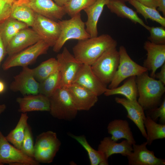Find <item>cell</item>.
<instances>
[{
	"instance_id": "cell-18",
	"label": "cell",
	"mask_w": 165,
	"mask_h": 165,
	"mask_svg": "<svg viewBox=\"0 0 165 165\" xmlns=\"http://www.w3.org/2000/svg\"><path fill=\"white\" fill-rule=\"evenodd\" d=\"M26 4L35 13L54 20H61L66 14L64 7L53 0H30Z\"/></svg>"
},
{
	"instance_id": "cell-3",
	"label": "cell",
	"mask_w": 165,
	"mask_h": 165,
	"mask_svg": "<svg viewBox=\"0 0 165 165\" xmlns=\"http://www.w3.org/2000/svg\"><path fill=\"white\" fill-rule=\"evenodd\" d=\"M60 29L59 38L54 45L53 50L59 52L66 42L70 39L79 40L90 37L85 28V23L82 21L80 13L67 20H58Z\"/></svg>"
},
{
	"instance_id": "cell-2",
	"label": "cell",
	"mask_w": 165,
	"mask_h": 165,
	"mask_svg": "<svg viewBox=\"0 0 165 165\" xmlns=\"http://www.w3.org/2000/svg\"><path fill=\"white\" fill-rule=\"evenodd\" d=\"M147 72L136 77L138 102L144 110L157 107L165 92L164 85L161 81L149 76Z\"/></svg>"
},
{
	"instance_id": "cell-47",
	"label": "cell",
	"mask_w": 165,
	"mask_h": 165,
	"mask_svg": "<svg viewBox=\"0 0 165 165\" xmlns=\"http://www.w3.org/2000/svg\"><path fill=\"white\" fill-rule=\"evenodd\" d=\"M119 0L122 1L123 2H127L128 1V0Z\"/></svg>"
},
{
	"instance_id": "cell-30",
	"label": "cell",
	"mask_w": 165,
	"mask_h": 165,
	"mask_svg": "<svg viewBox=\"0 0 165 165\" xmlns=\"http://www.w3.org/2000/svg\"><path fill=\"white\" fill-rule=\"evenodd\" d=\"M144 125L146 129L147 145H151L155 140L165 138V124L158 123L147 116L144 120Z\"/></svg>"
},
{
	"instance_id": "cell-22",
	"label": "cell",
	"mask_w": 165,
	"mask_h": 165,
	"mask_svg": "<svg viewBox=\"0 0 165 165\" xmlns=\"http://www.w3.org/2000/svg\"><path fill=\"white\" fill-rule=\"evenodd\" d=\"M110 0H97L92 4L83 10L87 15V18L85 23L86 30L90 37L98 36L97 25L104 6Z\"/></svg>"
},
{
	"instance_id": "cell-21",
	"label": "cell",
	"mask_w": 165,
	"mask_h": 165,
	"mask_svg": "<svg viewBox=\"0 0 165 165\" xmlns=\"http://www.w3.org/2000/svg\"><path fill=\"white\" fill-rule=\"evenodd\" d=\"M110 137H106L100 141L97 150L102 153L105 158H108L114 154H119L127 157L133 151L132 144L125 139L120 143H117Z\"/></svg>"
},
{
	"instance_id": "cell-36",
	"label": "cell",
	"mask_w": 165,
	"mask_h": 165,
	"mask_svg": "<svg viewBox=\"0 0 165 165\" xmlns=\"http://www.w3.org/2000/svg\"><path fill=\"white\" fill-rule=\"evenodd\" d=\"M148 30L150 33V35L148 38V41L156 44H165L164 27L149 26Z\"/></svg>"
},
{
	"instance_id": "cell-4",
	"label": "cell",
	"mask_w": 165,
	"mask_h": 165,
	"mask_svg": "<svg viewBox=\"0 0 165 165\" xmlns=\"http://www.w3.org/2000/svg\"><path fill=\"white\" fill-rule=\"evenodd\" d=\"M49 99V112L53 117L67 121L76 117L78 110L66 87L58 88Z\"/></svg>"
},
{
	"instance_id": "cell-19",
	"label": "cell",
	"mask_w": 165,
	"mask_h": 165,
	"mask_svg": "<svg viewBox=\"0 0 165 165\" xmlns=\"http://www.w3.org/2000/svg\"><path fill=\"white\" fill-rule=\"evenodd\" d=\"M116 102L122 105L126 110L127 117L132 121L140 131L143 137L146 139L147 134L144 125L146 117L143 108L137 100L131 101L126 98L116 97Z\"/></svg>"
},
{
	"instance_id": "cell-20",
	"label": "cell",
	"mask_w": 165,
	"mask_h": 165,
	"mask_svg": "<svg viewBox=\"0 0 165 165\" xmlns=\"http://www.w3.org/2000/svg\"><path fill=\"white\" fill-rule=\"evenodd\" d=\"M16 101L19 105V112L21 113L32 111H48L50 109L49 97L41 94L18 97Z\"/></svg>"
},
{
	"instance_id": "cell-46",
	"label": "cell",
	"mask_w": 165,
	"mask_h": 165,
	"mask_svg": "<svg viewBox=\"0 0 165 165\" xmlns=\"http://www.w3.org/2000/svg\"><path fill=\"white\" fill-rule=\"evenodd\" d=\"M30 0H17L16 3L17 4H27Z\"/></svg>"
},
{
	"instance_id": "cell-16",
	"label": "cell",
	"mask_w": 165,
	"mask_h": 165,
	"mask_svg": "<svg viewBox=\"0 0 165 165\" xmlns=\"http://www.w3.org/2000/svg\"><path fill=\"white\" fill-rule=\"evenodd\" d=\"M147 57L143 66L151 71V77L154 78L157 69L165 63V44H156L149 41L144 43Z\"/></svg>"
},
{
	"instance_id": "cell-25",
	"label": "cell",
	"mask_w": 165,
	"mask_h": 165,
	"mask_svg": "<svg viewBox=\"0 0 165 165\" xmlns=\"http://www.w3.org/2000/svg\"><path fill=\"white\" fill-rule=\"evenodd\" d=\"M29 27L10 17L0 24V34L6 48L11 39L21 30Z\"/></svg>"
},
{
	"instance_id": "cell-11",
	"label": "cell",
	"mask_w": 165,
	"mask_h": 165,
	"mask_svg": "<svg viewBox=\"0 0 165 165\" xmlns=\"http://www.w3.org/2000/svg\"><path fill=\"white\" fill-rule=\"evenodd\" d=\"M42 40L50 47L54 45L60 32L58 22L35 13L34 22L31 27Z\"/></svg>"
},
{
	"instance_id": "cell-29",
	"label": "cell",
	"mask_w": 165,
	"mask_h": 165,
	"mask_svg": "<svg viewBox=\"0 0 165 165\" xmlns=\"http://www.w3.org/2000/svg\"><path fill=\"white\" fill-rule=\"evenodd\" d=\"M35 79L40 82L53 73L59 71V65L57 59L51 58L32 69Z\"/></svg>"
},
{
	"instance_id": "cell-12",
	"label": "cell",
	"mask_w": 165,
	"mask_h": 165,
	"mask_svg": "<svg viewBox=\"0 0 165 165\" xmlns=\"http://www.w3.org/2000/svg\"><path fill=\"white\" fill-rule=\"evenodd\" d=\"M39 83L34 76L32 69L25 67L14 76L9 88L12 91L19 92L24 96L36 94H39Z\"/></svg>"
},
{
	"instance_id": "cell-28",
	"label": "cell",
	"mask_w": 165,
	"mask_h": 165,
	"mask_svg": "<svg viewBox=\"0 0 165 165\" xmlns=\"http://www.w3.org/2000/svg\"><path fill=\"white\" fill-rule=\"evenodd\" d=\"M28 118L27 113H21L15 128L5 137L9 142L20 150L24 138L25 129L28 124L27 122Z\"/></svg>"
},
{
	"instance_id": "cell-34",
	"label": "cell",
	"mask_w": 165,
	"mask_h": 165,
	"mask_svg": "<svg viewBox=\"0 0 165 165\" xmlns=\"http://www.w3.org/2000/svg\"><path fill=\"white\" fill-rule=\"evenodd\" d=\"M97 0H69L63 6L65 12L71 17L80 13Z\"/></svg>"
},
{
	"instance_id": "cell-32",
	"label": "cell",
	"mask_w": 165,
	"mask_h": 165,
	"mask_svg": "<svg viewBox=\"0 0 165 165\" xmlns=\"http://www.w3.org/2000/svg\"><path fill=\"white\" fill-rule=\"evenodd\" d=\"M35 13L25 4L15 3L10 17L31 27L35 20Z\"/></svg>"
},
{
	"instance_id": "cell-8",
	"label": "cell",
	"mask_w": 165,
	"mask_h": 165,
	"mask_svg": "<svg viewBox=\"0 0 165 165\" xmlns=\"http://www.w3.org/2000/svg\"><path fill=\"white\" fill-rule=\"evenodd\" d=\"M118 51L119 63L116 73L109 84V89L118 87L123 81L129 77L137 76L148 71L145 67L139 65L131 59L124 46H121Z\"/></svg>"
},
{
	"instance_id": "cell-27",
	"label": "cell",
	"mask_w": 165,
	"mask_h": 165,
	"mask_svg": "<svg viewBox=\"0 0 165 165\" xmlns=\"http://www.w3.org/2000/svg\"><path fill=\"white\" fill-rule=\"evenodd\" d=\"M68 134L78 142L87 152L91 165H108V160L105 159L102 153L90 145L84 135L77 136L70 133Z\"/></svg>"
},
{
	"instance_id": "cell-31",
	"label": "cell",
	"mask_w": 165,
	"mask_h": 165,
	"mask_svg": "<svg viewBox=\"0 0 165 165\" xmlns=\"http://www.w3.org/2000/svg\"><path fill=\"white\" fill-rule=\"evenodd\" d=\"M128 2L135 8L136 12L141 14L146 21L149 19L165 27V18L160 15L156 9L142 4L135 0H128Z\"/></svg>"
},
{
	"instance_id": "cell-23",
	"label": "cell",
	"mask_w": 165,
	"mask_h": 165,
	"mask_svg": "<svg viewBox=\"0 0 165 165\" xmlns=\"http://www.w3.org/2000/svg\"><path fill=\"white\" fill-rule=\"evenodd\" d=\"M107 129L108 133L111 135V138L114 141H117L124 138L132 145L136 144L132 132L127 120L122 119L112 120L108 124Z\"/></svg>"
},
{
	"instance_id": "cell-26",
	"label": "cell",
	"mask_w": 165,
	"mask_h": 165,
	"mask_svg": "<svg viewBox=\"0 0 165 165\" xmlns=\"http://www.w3.org/2000/svg\"><path fill=\"white\" fill-rule=\"evenodd\" d=\"M136 77L133 76L128 78L120 86L112 89L107 88L104 94L106 96L120 94L124 96L128 100H137L138 93Z\"/></svg>"
},
{
	"instance_id": "cell-38",
	"label": "cell",
	"mask_w": 165,
	"mask_h": 165,
	"mask_svg": "<svg viewBox=\"0 0 165 165\" xmlns=\"http://www.w3.org/2000/svg\"><path fill=\"white\" fill-rule=\"evenodd\" d=\"M17 0H0V24L10 16Z\"/></svg>"
},
{
	"instance_id": "cell-44",
	"label": "cell",
	"mask_w": 165,
	"mask_h": 165,
	"mask_svg": "<svg viewBox=\"0 0 165 165\" xmlns=\"http://www.w3.org/2000/svg\"><path fill=\"white\" fill-rule=\"evenodd\" d=\"M5 85L3 82L0 81V94L2 93L5 90Z\"/></svg>"
},
{
	"instance_id": "cell-40",
	"label": "cell",
	"mask_w": 165,
	"mask_h": 165,
	"mask_svg": "<svg viewBox=\"0 0 165 165\" xmlns=\"http://www.w3.org/2000/svg\"><path fill=\"white\" fill-rule=\"evenodd\" d=\"M7 54L6 48L0 34V66L6 55Z\"/></svg>"
},
{
	"instance_id": "cell-7",
	"label": "cell",
	"mask_w": 165,
	"mask_h": 165,
	"mask_svg": "<svg viewBox=\"0 0 165 165\" xmlns=\"http://www.w3.org/2000/svg\"><path fill=\"white\" fill-rule=\"evenodd\" d=\"M50 47L48 44L41 39L22 51L9 56L2 64V68L7 70L15 67H28L39 56L46 54Z\"/></svg>"
},
{
	"instance_id": "cell-39",
	"label": "cell",
	"mask_w": 165,
	"mask_h": 165,
	"mask_svg": "<svg viewBox=\"0 0 165 165\" xmlns=\"http://www.w3.org/2000/svg\"><path fill=\"white\" fill-rule=\"evenodd\" d=\"M154 78H156L165 85V63L161 66L160 72L156 73Z\"/></svg>"
},
{
	"instance_id": "cell-15",
	"label": "cell",
	"mask_w": 165,
	"mask_h": 165,
	"mask_svg": "<svg viewBox=\"0 0 165 165\" xmlns=\"http://www.w3.org/2000/svg\"><path fill=\"white\" fill-rule=\"evenodd\" d=\"M146 141L140 145H133V150L127 156L129 165H165V159L159 158L154 151L148 150Z\"/></svg>"
},
{
	"instance_id": "cell-35",
	"label": "cell",
	"mask_w": 165,
	"mask_h": 165,
	"mask_svg": "<svg viewBox=\"0 0 165 165\" xmlns=\"http://www.w3.org/2000/svg\"><path fill=\"white\" fill-rule=\"evenodd\" d=\"M34 146L31 128L28 124L25 129L20 150L27 156L34 158Z\"/></svg>"
},
{
	"instance_id": "cell-9",
	"label": "cell",
	"mask_w": 165,
	"mask_h": 165,
	"mask_svg": "<svg viewBox=\"0 0 165 165\" xmlns=\"http://www.w3.org/2000/svg\"><path fill=\"white\" fill-rule=\"evenodd\" d=\"M38 165L39 163L11 145L0 131V165Z\"/></svg>"
},
{
	"instance_id": "cell-13",
	"label": "cell",
	"mask_w": 165,
	"mask_h": 165,
	"mask_svg": "<svg viewBox=\"0 0 165 165\" xmlns=\"http://www.w3.org/2000/svg\"><path fill=\"white\" fill-rule=\"evenodd\" d=\"M73 83L78 84L98 96L104 94L106 85L103 84L93 72L91 65L83 64Z\"/></svg>"
},
{
	"instance_id": "cell-1",
	"label": "cell",
	"mask_w": 165,
	"mask_h": 165,
	"mask_svg": "<svg viewBox=\"0 0 165 165\" xmlns=\"http://www.w3.org/2000/svg\"><path fill=\"white\" fill-rule=\"evenodd\" d=\"M117 45L116 41L110 35L104 34L78 41L72 50L77 60L82 64L91 65L105 52Z\"/></svg>"
},
{
	"instance_id": "cell-5",
	"label": "cell",
	"mask_w": 165,
	"mask_h": 165,
	"mask_svg": "<svg viewBox=\"0 0 165 165\" xmlns=\"http://www.w3.org/2000/svg\"><path fill=\"white\" fill-rule=\"evenodd\" d=\"M61 144L55 132L48 131L41 133L37 137L34 144V159L39 163H52Z\"/></svg>"
},
{
	"instance_id": "cell-42",
	"label": "cell",
	"mask_w": 165,
	"mask_h": 165,
	"mask_svg": "<svg viewBox=\"0 0 165 165\" xmlns=\"http://www.w3.org/2000/svg\"><path fill=\"white\" fill-rule=\"evenodd\" d=\"M158 10L165 16V0H155Z\"/></svg>"
},
{
	"instance_id": "cell-33",
	"label": "cell",
	"mask_w": 165,
	"mask_h": 165,
	"mask_svg": "<svg viewBox=\"0 0 165 165\" xmlns=\"http://www.w3.org/2000/svg\"><path fill=\"white\" fill-rule=\"evenodd\" d=\"M60 75L59 71L39 82V93L49 98L60 88Z\"/></svg>"
},
{
	"instance_id": "cell-37",
	"label": "cell",
	"mask_w": 165,
	"mask_h": 165,
	"mask_svg": "<svg viewBox=\"0 0 165 165\" xmlns=\"http://www.w3.org/2000/svg\"><path fill=\"white\" fill-rule=\"evenodd\" d=\"M147 116L154 121H156L159 118L160 123L165 124V99L164 98L159 107L147 111Z\"/></svg>"
},
{
	"instance_id": "cell-14",
	"label": "cell",
	"mask_w": 165,
	"mask_h": 165,
	"mask_svg": "<svg viewBox=\"0 0 165 165\" xmlns=\"http://www.w3.org/2000/svg\"><path fill=\"white\" fill-rule=\"evenodd\" d=\"M79 111H88L98 100V96L86 88L73 83L65 87Z\"/></svg>"
},
{
	"instance_id": "cell-6",
	"label": "cell",
	"mask_w": 165,
	"mask_h": 165,
	"mask_svg": "<svg viewBox=\"0 0 165 165\" xmlns=\"http://www.w3.org/2000/svg\"><path fill=\"white\" fill-rule=\"evenodd\" d=\"M119 61V51L116 47L105 52L91 65L92 70L104 84H109L117 69Z\"/></svg>"
},
{
	"instance_id": "cell-43",
	"label": "cell",
	"mask_w": 165,
	"mask_h": 165,
	"mask_svg": "<svg viewBox=\"0 0 165 165\" xmlns=\"http://www.w3.org/2000/svg\"><path fill=\"white\" fill-rule=\"evenodd\" d=\"M58 5L63 7L69 0H53Z\"/></svg>"
},
{
	"instance_id": "cell-45",
	"label": "cell",
	"mask_w": 165,
	"mask_h": 165,
	"mask_svg": "<svg viewBox=\"0 0 165 165\" xmlns=\"http://www.w3.org/2000/svg\"><path fill=\"white\" fill-rule=\"evenodd\" d=\"M6 108V106L5 104L0 105V115L5 110Z\"/></svg>"
},
{
	"instance_id": "cell-41",
	"label": "cell",
	"mask_w": 165,
	"mask_h": 165,
	"mask_svg": "<svg viewBox=\"0 0 165 165\" xmlns=\"http://www.w3.org/2000/svg\"><path fill=\"white\" fill-rule=\"evenodd\" d=\"M140 3L148 6L149 7L156 9L157 5L155 0H135Z\"/></svg>"
},
{
	"instance_id": "cell-24",
	"label": "cell",
	"mask_w": 165,
	"mask_h": 165,
	"mask_svg": "<svg viewBox=\"0 0 165 165\" xmlns=\"http://www.w3.org/2000/svg\"><path fill=\"white\" fill-rule=\"evenodd\" d=\"M110 12L119 17L130 20L135 24L138 23L148 30L149 26L145 24L137 12L128 7L125 2L119 0H110L106 5Z\"/></svg>"
},
{
	"instance_id": "cell-17",
	"label": "cell",
	"mask_w": 165,
	"mask_h": 165,
	"mask_svg": "<svg viewBox=\"0 0 165 165\" xmlns=\"http://www.w3.org/2000/svg\"><path fill=\"white\" fill-rule=\"evenodd\" d=\"M41 39L32 28L23 29L17 33L10 40L6 48L9 56L19 52L37 43Z\"/></svg>"
},
{
	"instance_id": "cell-10",
	"label": "cell",
	"mask_w": 165,
	"mask_h": 165,
	"mask_svg": "<svg viewBox=\"0 0 165 165\" xmlns=\"http://www.w3.org/2000/svg\"><path fill=\"white\" fill-rule=\"evenodd\" d=\"M57 58L59 65L60 87H65L73 83L83 64L77 60L66 47L57 55Z\"/></svg>"
}]
</instances>
